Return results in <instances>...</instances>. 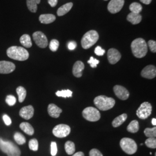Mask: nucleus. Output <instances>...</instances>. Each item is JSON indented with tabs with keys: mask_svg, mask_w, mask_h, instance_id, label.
Segmentation results:
<instances>
[{
	"mask_svg": "<svg viewBox=\"0 0 156 156\" xmlns=\"http://www.w3.org/2000/svg\"><path fill=\"white\" fill-rule=\"evenodd\" d=\"M7 56L13 60L17 61H25L29 57L28 51L23 47L13 46L6 50Z\"/></svg>",
	"mask_w": 156,
	"mask_h": 156,
	"instance_id": "nucleus-1",
	"label": "nucleus"
},
{
	"mask_svg": "<svg viewBox=\"0 0 156 156\" xmlns=\"http://www.w3.org/2000/svg\"><path fill=\"white\" fill-rule=\"evenodd\" d=\"M134 56L136 58H143L147 53V45L145 40L137 38L133 41L131 45Z\"/></svg>",
	"mask_w": 156,
	"mask_h": 156,
	"instance_id": "nucleus-2",
	"label": "nucleus"
},
{
	"mask_svg": "<svg viewBox=\"0 0 156 156\" xmlns=\"http://www.w3.org/2000/svg\"><path fill=\"white\" fill-rule=\"evenodd\" d=\"M115 100L105 95H99L96 97L94 100V104L100 110L105 111L112 109L115 105Z\"/></svg>",
	"mask_w": 156,
	"mask_h": 156,
	"instance_id": "nucleus-3",
	"label": "nucleus"
},
{
	"mask_svg": "<svg viewBox=\"0 0 156 156\" xmlns=\"http://www.w3.org/2000/svg\"><path fill=\"white\" fill-rule=\"evenodd\" d=\"M0 149L8 156H20L21 151L11 141H6L0 138Z\"/></svg>",
	"mask_w": 156,
	"mask_h": 156,
	"instance_id": "nucleus-4",
	"label": "nucleus"
},
{
	"mask_svg": "<svg viewBox=\"0 0 156 156\" xmlns=\"http://www.w3.org/2000/svg\"><path fill=\"white\" fill-rule=\"evenodd\" d=\"M99 35L95 30H90L85 34L81 41L82 48L84 49H88L98 41Z\"/></svg>",
	"mask_w": 156,
	"mask_h": 156,
	"instance_id": "nucleus-5",
	"label": "nucleus"
},
{
	"mask_svg": "<svg viewBox=\"0 0 156 156\" xmlns=\"http://www.w3.org/2000/svg\"><path fill=\"white\" fill-rule=\"evenodd\" d=\"M120 145L126 153L133 154L137 151V145L134 140L129 138H123L120 142Z\"/></svg>",
	"mask_w": 156,
	"mask_h": 156,
	"instance_id": "nucleus-6",
	"label": "nucleus"
},
{
	"mask_svg": "<svg viewBox=\"0 0 156 156\" xmlns=\"http://www.w3.org/2000/svg\"><path fill=\"white\" fill-rule=\"evenodd\" d=\"M82 115L84 118L87 121L94 122L98 121L101 118L100 112L94 107H87L83 111Z\"/></svg>",
	"mask_w": 156,
	"mask_h": 156,
	"instance_id": "nucleus-7",
	"label": "nucleus"
},
{
	"mask_svg": "<svg viewBox=\"0 0 156 156\" xmlns=\"http://www.w3.org/2000/svg\"><path fill=\"white\" fill-rule=\"evenodd\" d=\"M152 112V106L148 102H143L136 111V115L140 119L145 120L151 116Z\"/></svg>",
	"mask_w": 156,
	"mask_h": 156,
	"instance_id": "nucleus-8",
	"label": "nucleus"
},
{
	"mask_svg": "<svg viewBox=\"0 0 156 156\" xmlns=\"http://www.w3.org/2000/svg\"><path fill=\"white\" fill-rule=\"evenodd\" d=\"M71 133V128L67 124H61L56 126L53 129V135L60 138L67 136Z\"/></svg>",
	"mask_w": 156,
	"mask_h": 156,
	"instance_id": "nucleus-9",
	"label": "nucleus"
},
{
	"mask_svg": "<svg viewBox=\"0 0 156 156\" xmlns=\"http://www.w3.org/2000/svg\"><path fill=\"white\" fill-rule=\"evenodd\" d=\"M34 41L37 46L41 48H45L48 45V38L41 31H36L33 34Z\"/></svg>",
	"mask_w": 156,
	"mask_h": 156,
	"instance_id": "nucleus-10",
	"label": "nucleus"
},
{
	"mask_svg": "<svg viewBox=\"0 0 156 156\" xmlns=\"http://www.w3.org/2000/svg\"><path fill=\"white\" fill-rule=\"evenodd\" d=\"M124 4V0H111L108 5V9L111 13H116L122 10Z\"/></svg>",
	"mask_w": 156,
	"mask_h": 156,
	"instance_id": "nucleus-11",
	"label": "nucleus"
},
{
	"mask_svg": "<svg viewBox=\"0 0 156 156\" xmlns=\"http://www.w3.org/2000/svg\"><path fill=\"white\" fill-rule=\"evenodd\" d=\"M113 91L117 97L122 100H127L129 96V91L122 86L116 85L113 87Z\"/></svg>",
	"mask_w": 156,
	"mask_h": 156,
	"instance_id": "nucleus-12",
	"label": "nucleus"
},
{
	"mask_svg": "<svg viewBox=\"0 0 156 156\" xmlns=\"http://www.w3.org/2000/svg\"><path fill=\"white\" fill-rule=\"evenodd\" d=\"M15 65L10 62L0 61V73L8 74L15 71Z\"/></svg>",
	"mask_w": 156,
	"mask_h": 156,
	"instance_id": "nucleus-13",
	"label": "nucleus"
},
{
	"mask_svg": "<svg viewBox=\"0 0 156 156\" xmlns=\"http://www.w3.org/2000/svg\"><path fill=\"white\" fill-rule=\"evenodd\" d=\"M108 60L111 64H115L121 58L120 53L116 49L112 48L108 51Z\"/></svg>",
	"mask_w": 156,
	"mask_h": 156,
	"instance_id": "nucleus-14",
	"label": "nucleus"
},
{
	"mask_svg": "<svg viewBox=\"0 0 156 156\" xmlns=\"http://www.w3.org/2000/svg\"><path fill=\"white\" fill-rule=\"evenodd\" d=\"M141 76L143 78L151 79L155 78L156 76V68L153 65H149L145 67L142 72Z\"/></svg>",
	"mask_w": 156,
	"mask_h": 156,
	"instance_id": "nucleus-15",
	"label": "nucleus"
},
{
	"mask_svg": "<svg viewBox=\"0 0 156 156\" xmlns=\"http://www.w3.org/2000/svg\"><path fill=\"white\" fill-rule=\"evenodd\" d=\"M34 109L33 106L31 105L23 107L19 112L20 116L26 120H29L32 118L34 116Z\"/></svg>",
	"mask_w": 156,
	"mask_h": 156,
	"instance_id": "nucleus-16",
	"label": "nucleus"
},
{
	"mask_svg": "<svg viewBox=\"0 0 156 156\" xmlns=\"http://www.w3.org/2000/svg\"><path fill=\"white\" fill-rule=\"evenodd\" d=\"M84 69V65L83 62L78 61L76 62L73 67V75L76 78H80L82 76V72Z\"/></svg>",
	"mask_w": 156,
	"mask_h": 156,
	"instance_id": "nucleus-17",
	"label": "nucleus"
},
{
	"mask_svg": "<svg viewBox=\"0 0 156 156\" xmlns=\"http://www.w3.org/2000/svg\"><path fill=\"white\" fill-rule=\"evenodd\" d=\"M48 112L50 116L53 118H58L62 111L54 104H50L48 107Z\"/></svg>",
	"mask_w": 156,
	"mask_h": 156,
	"instance_id": "nucleus-18",
	"label": "nucleus"
},
{
	"mask_svg": "<svg viewBox=\"0 0 156 156\" xmlns=\"http://www.w3.org/2000/svg\"><path fill=\"white\" fill-rule=\"evenodd\" d=\"M39 20L41 23L48 24L55 22L56 16L52 14H43L40 15Z\"/></svg>",
	"mask_w": 156,
	"mask_h": 156,
	"instance_id": "nucleus-19",
	"label": "nucleus"
},
{
	"mask_svg": "<svg viewBox=\"0 0 156 156\" xmlns=\"http://www.w3.org/2000/svg\"><path fill=\"white\" fill-rule=\"evenodd\" d=\"M128 22L131 23L133 24H138L142 20V16L140 14H136L131 12L127 17Z\"/></svg>",
	"mask_w": 156,
	"mask_h": 156,
	"instance_id": "nucleus-20",
	"label": "nucleus"
},
{
	"mask_svg": "<svg viewBox=\"0 0 156 156\" xmlns=\"http://www.w3.org/2000/svg\"><path fill=\"white\" fill-rule=\"evenodd\" d=\"M127 119V115L126 113H123L122 115L116 117L113 121L112 122V126L113 127H118L120 126L123 123L125 122V121Z\"/></svg>",
	"mask_w": 156,
	"mask_h": 156,
	"instance_id": "nucleus-21",
	"label": "nucleus"
},
{
	"mask_svg": "<svg viewBox=\"0 0 156 156\" xmlns=\"http://www.w3.org/2000/svg\"><path fill=\"white\" fill-rule=\"evenodd\" d=\"M73 6V4L72 2H69L66 4H64V5L62 6L57 10V15L58 16H62L66 15L71 9Z\"/></svg>",
	"mask_w": 156,
	"mask_h": 156,
	"instance_id": "nucleus-22",
	"label": "nucleus"
},
{
	"mask_svg": "<svg viewBox=\"0 0 156 156\" xmlns=\"http://www.w3.org/2000/svg\"><path fill=\"white\" fill-rule=\"evenodd\" d=\"M20 128L26 134L33 135L34 134V129L33 126L27 122H23L20 124Z\"/></svg>",
	"mask_w": 156,
	"mask_h": 156,
	"instance_id": "nucleus-23",
	"label": "nucleus"
},
{
	"mask_svg": "<svg viewBox=\"0 0 156 156\" xmlns=\"http://www.w3.org/2000/svg\"><path fill=\"white\" fill-rule=\"evenodd\" d=\"M20 42L25 48H30L32 46V42L30 36L28 34H24L20 37Z\"/></svg>",
	"mask_w": 156,
	"mask_h": 156,
	"instance_id": "nucleus-24",
	"label": "nucleus"
},
{
	"mask_svg": "<svg viewBox=\"0 0 156 156\" xmlns=\"http://www.w3.org/2000/svg\"><path fill=\"white\" fill-rule=\"evenodd\" d=\"M140 124L137 120H134L128 124L127 129L131 133H136L139 131Z\"/></svg>",
	"mask_w": 156,
	"mask_h": 156,
	"instance_id": "nucleus-25",
	"label": "nucleus"
},
{
	"mask_svg": "<svg viewBox=\"0 0 156 156\" xmlns=\"http://www.w3.org/2000/svg\"><path fill=\"white\" fill-rule=\"evenodd\" d=\"M41 0H27V6L28 9L33 13H35L37 11V5L39 4Z\"/></svg>",
	"mask_w": 156,
	"mask_h": 156,
	"instance_id": "nucleus-26",
	"label": "nucleus"
},
{
	"mask_svg": "<svg viewBox=\"0 0 156 156\" xmlns=\"http://www.w3.org/2000/svg\"><path fill=\"white\" fill-rule=\"evenodd\" d=\"M16 93L18 95L19 102H23L26 97V90L22 86H19L16 89Z\"/></svg>",
	"mask_w": 156,
	"mask_h": 156,
	"instance_id": "nucleus-27",
	"label": "nucleus"
},
{
	"mask_svg": "<svg viewBox=\"0 0 156 156\" xmlns=\"http://www.w3.org/2000/svg\"><path fill=\"white\" fill-rule=\"evenodd\" d=\"M65 151L68 155L73 154L75 151V146L74 143L70 140L66 142L65 144Z\"/></svg>",
	"mask_w": 156,
	"mask_h": 156,
	"instance_id": "nucleus-28",
	"label": "nucleus"
},
{
	"mask_svg": "<svg viewBox=\"0 0 156 156\" xmlns=\"http://www.w3.org/2000/svg\"><path fill=\"white\" fill-rule=\"evenodd\" d=\"M13 138L16 141V142L19 145H23L26 142V139L25 136L20 133H19V132L16 133L14 134Z\"/></svg>",
	"mask_w": 156,
	"mask_h": 156,
	"instance_id": "nucleus-29",
	"label": "nucleus"
},
{
	"mask_svg": "<svg viewBox=\"0 0 156 156\" xmlns=\"http://www.w3.org/2000/svg\"><path fill=\"white\" fill-rule=\"evenodd\" d=\"M129 10L132 13L140 14L142 10V6L138 2H133L129 5Z\"/></svg>",
	"mask_w": 156,
	"mask_h": 156,
	"instance_id": "nucleus-30",
	"label": "nucleus"
},
{
	"mask_svg": "<svg viewBox=\"0 0 156 156\" xmlns=\"http://www.w3.org/2000/svg\"><path fill=\"white\" fill-rule=\"evenodd\" d=\"M56 95L60 97H71L73 96V91L69 90H62V91H57Z\"/></svg>",
	"mask_w": 156,
	"mask_h": 156,
	"instance_id": "nucleus-31",
	"label": "nucleus"
},
{
	"mask_svg": "<svg viewBox=\"0 0 156 156\" xmlns=\"http://www.w3.org/2000/svg\"><path fill=\"white\" fill-rule=\"evenodd\" d=\"M144 134L145 136L147 138H156V127L153 128H146L144 130Z\"/></svg>",
	"mask_w": 156,
	"mask_h": 156,
	"instance_id": "nucleus-32",
	"label": "nucleus"
},
{
	"mask_svg": "<svg viewBox=\"0 0 156 156\" xmlns=\"http://www.w3.org/2000/svg\"><path fill=\"white\" fill-rule=\"evenodd\" d=\"M28 146L30 150L37 151L38 150V142L37 140L34 138L31 139L28 142Z\"/></svg>",
	"mask_w": 156,
	"mask_h": 156,
	"instance_id": "nucleus-33",
	"label": "nucleus"
},
{
	"mask_svg": "<svg viewBox=\"0 0 156 156\" xmlns=\"http://www.w3.org/2000/svg\"><path fill=\"white\" fill-rule=\"evenodd\" d=\"M145 145L147 147L151 149H156V138H148L145 141Z\"/></svg>",
	"mask_w": 156,
	"mask_h": 156,
	"instance_id": "nucleus-34",
	"label": "nucleus"
},
{
	"mask_svg": "<svg viewBox=\"0 0 156 156\" xmlns=\"http://www.w3.org/2000/svg\"><path fill=\"white\" fill-rule=\"evenodd\" d=\"M5 101L6 104L8 105L11 106H13L16 104V98L13 95H9L6 96Z\"/></svg>",
	"mask_w": 156,
	"mask_h": 156,
	"instance_id": "nucleus-35",
	"label": "nucleus"
},
{
	"mask_svg": "<svg viewBox=\"0 0 156 156\" xmlns=\"http://www.w3.org/2000/svg\"><path fill=\"white\" fill-rule=\"evenodd\" d=\"M59 46V42L57 39H52L50 41L49 48L52 51H56Z\"/></svg>",
	"mask_w": 156,
	"mask_h": 156,
	"instance_id": "nucleus-36",
	"label": "nucleus"
},
{
	"mask_svg": "<svg viewBox=\"0 0 156 156\" xmlns=\"http://www.w3.org/2000/svg\"><path fill=\"white\" fill-rule=\"evenodd\" d=\"M87 62L90 65L91 68H96L97 67V65L99 64L100 61L98 60L97 59L93 57H91L90 58L89 60Z\"/></svg>",
	"mask_w": 156,
	"mask_h": 156,
	"instance_id": "nucleus-37",
	"label": "nucleus"
},
{
	"mask_svg": "<svg viewBox=\"0 0 156 156\" xmlns=\"http://www.w3.org/2000/svg\"><path fill=\"white\" fill-rule=\"evenodd\" d=\"M147 45L149 47L150 49L153 53H156V41H153V40H150L148 41Z\"/></svg>",
	"mask_w": 156,
	"mask_h": 156,
	"instance_id": "nucleus-38",
	"label": "nucleus"
},
{
	"mask_svg": "<svg viewBox=\"0 0 156 156\" xmlns=\"http://www.w3.org/2000/svg\"><path fill=\"white\" fill-rule=\"evenodd\" d=\"M50 147H51V155L52 156H56L57 153V144L55 142H51Z\"/></svg>",
	"mask_w": 156,
	"mask_h": 156,
	"instance_id": "nucleus-39",
	"label": "nucleus"
},
{
	"mask_svg": "<svg viewBox=\"0 0 156 156\" xmlns=\"http://www.w3.org/2000/svg\"><path fill=\"white\" fill-rule=\"evenodd\" d=\"M95 53L96 55L99 56H103L105 53V50L104 49H103L101 46H98L95 48L94 50Z\"/></svg>",
	"mask_w": 156,
	"mask_h": 156,
	"instance_id": "nucleus-40",
	"label": "nucleus"
},
{
	"mask_svg": "<svg viewBox=\"0 0 156 156\" xmlns=\"http://www.w3.org/2000/svg\"><path fill=\"white\" fill-rule=\"evenodd\" d=\"M90 156H103L100 151L97 149H93L89 152Z\"/></svg>",
	"mask_w": 156,
	"mask_h": 156,
	"instance_id": "nucleus-41",
	"label": "nucleus"
},
{
	"mask_svg": "<svg viewBox=\"0 0 156 156\" xmlns=\"http://www.w3.org/2000/svg\"><path fill=\"white\" fill-rule=\"evenodd\" d=\"M3 120L6 126H10L11 124V119L7 115H4L3 116Z\"/></svg>",
	"mask_w": 156,
	"mask_h": 156,
	"instance_id": "nucleus-42",
	"label": "nucleus"
},
{
	"mask_svg": "<svg viewBox=\"0 0 156 156\" xmlns=\"http://www.w3.org/2000/svg\"><path fill=\"white\" fill-rule=\"evenodd\" d=\"M76 46H77V44H76V42H75V41H70L68 44V48L69 49V50H74L76 48Z\"/></svg>",
	"mask_w": 156,
	"mask_h": 156,
	"instance_id": "nucleus-43",
	"label": "nucleus"
},
{
	"mask_svg": "<svg viewBox=\"0 0 156 156\" xmlns=\"http://www.w3.org/2000/svg\"><path fill=\"white\" fill-rule=\"evenodd\" d=\"M58 0H48V3L51 7H55L57 4Z\"/></svg>",
	"mask_w": 156,
	"mask_h": 156,
	"instance_id": "nucleus-44",
	"label": "nucleus"
},
{
	"mask_svg": "<svg viewBox=\"0 0 156 156\" xmlns=\"http://www.w3.org/2000/svg\"><path fill=\"white\" fill-rule=\"evenodd\" d=\"M152 0H140V1L144 4H145L146 5H148L150 4Z\"/></svg>",
	"mask_w": 156,
	"mask_h": 156,
	"instance_id": "nucleus-45",
	"label": "nucleus"
},
{
	"mask_svg": "<svg viewBox=\"0 0 156 156\" xmlns=\"http://www.w3.org/2000/svg\"><path fill=\"white\" fill-rule=\"evenodd\" d=\"M73 156H84V153L82 151H79L73 154Z\"/></svg>",
	"mask_w": 156,
	"mask_h": 156,
	"instance_id": "nucleus-46",
	"label": "nucleus"
},
{
	"mask_svg": "<svg viewBox=\"0 0 156 156\" xmlns=\"http://www.w3.org/2000/svg\"><path fill=\"white\" fill-rule=\"evenodd\" d=\"M151 123L153 126H154V127H156V119L155 118H153L151 120Z\"/></svg>",
	"mask_w": 156,
	"mask_h": 156,
	"instance_id": "nucleus-47",
	"label": "nucleus"
},
{
	"mask_svg": "<svg viewBox=\"0 0 156 156\" xmlns=\"http://www.w3.org/2000/svg\"><path fill=\"white\" fill-rule=\"evenodd\" d=\"M105 1H108V0H105Z\"/></svg>",
	"mask_w": 156,
	"mask_h": 156,
	"instance_id": "nucleus-48",
	"label": "nucleus"
}]
</instances>
